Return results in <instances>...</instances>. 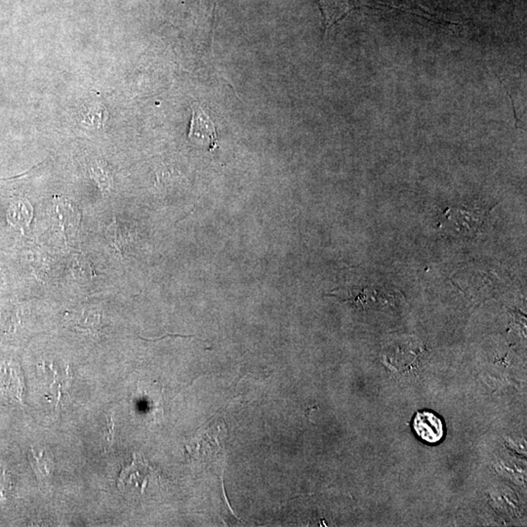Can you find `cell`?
Wrapping results in <instances>:
<instances>
[{"instance_id": "1", "label": "cell", "mask_w": 527, "mask_h": 527, "mask_svg": "<svg viewBox=\"0 0 527 527\" xmlns=\"http://www.w3.org/2000/svg\"><path fill=\"white\" fill-rule=\"evenodd\" d=\"M193 116L190 121L188 139L193 144L207 147L208 151H212L218 147V133L210 116L203 111L201 107H192Z\"/></svg>"}, {"instance_id": "2", "label": "cell", "mask_w": 527, "mask_h": 527, "mask_svg": "<svg viewBox=\"0 0 527 527\" xmlns=\"http://www.w3.org/2000/svg\"><path fill=\"white\" fill-rule=\"evenodd\" d=\"M414 431L429 444H437L444 435V424L437 415L431 411L417 412L413 421Z\"/></svg>"}, {"instance_id": "3", "label": "cell", "mask_w": 527, "mask_h": 527, "mask_svg": "<svg viewBox=\"0 0 527 527\" xmlns=\"http://www.w3.org/2000/svg\"><path fill=\"white\" fill-rule=\"evenodd\" d=\"M47 364V363H45ZM48 370L44 365L40 366L42 369V375L45 377V382L48 383L50 396L55 398L57 402L60 401L61 396L63 394H67L68 387H70L71 375L68 374V368H66L63 373L60 370L53 368L52 365L47 364Z\"/></svg>"}, {"instance_id": "4", "label": "cell", "mask_w": 527, "mask_h": 527, "mask_svg": "<svg viewBox=\"0 0 527 527\" xmlns=\"http://www.w3.org/2000/svg\"><path fill=\"white\" fill-rule=\"evenodd\" d=\"M32 218V207L25 200L15 201L7 211L8 223L17 229H23L29 225Z\"/></svg>"}, {"instance_id": "5", "label": "cell", "mask_w": 527, "mask_h": 527, "mask_svg": "<svg viewBox=\"0 0 527 527\" xmlns=\"http://www.w3.org/2000/svg\"><path fill=\"white\" fill-rule=\"evenodd\" d=\"M30 463H32L38 480L47 481L50 480L53 473L52 462L45 456L44 453L42 452L40 456H37L35 450L32 449V453H30Z\"/></svg>"}, {"instance_id": "6", "label": "cell", "mask_w": 527, "mask_h": 527, "mask_svg": "<svg viewBox=\"0 0 527 527\" xmlns=\"http://www.w3.org/2000/svg\"><path fill=\"white\" fill-rule=\"evenodd\" d=\"M8 480L5 478V473L0 468V495H4V491L6 490Z\"/></svg>"}, {"instance_id": "7", "label": "cell", "mask_w": 527, "mask_h": 527, "mask_svg": "<svg viewBox=\"0 0 527 527\" xmlns=\"http://www.w3.org/2000/svg\"><path fill=\"white\" fill-rule=\"evenodd\" d=\"M499 80H500V83H502V80H501L500 78H499ZM502 84L504 85V87H505L506 92L507 94H508L509 98H510V100L511 102V108H513L514 116H515V121H516V128H518L519 119H518V116H516L515 102H514L513 96L511 95L510 91H508V89H507V86L505 85V84H504V83H502Z\"/></svg>"}]
</instances>
